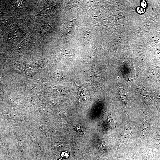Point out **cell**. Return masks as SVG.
<instances>
[{"mask_svg":"<svg viewBox=\"0 0 160 160\" xmlns=\"http://www.w3.org/2000/svg\"><path fill=\"white\" fill-rule=\"evenodd\" d=\"M61 156L63 158H68L69 156V152L68 151L62 152L61 154Z\"/></svg>","mask_w":160,"mask_h":160,"instance_id":"cell-1","label":"cell"},{"mask_svg":"<svg viewBox=\"0 0 160 160\" xmlns=\"http://www.w3.org/2000/svg\"><path fill=\"white\" fill-rule=\"evenodd\" d=\"M74 128L76 130H77L78 131L81 132L82 131H83L82 129L81 128V127H80V126H79L78 125L75 126L74 125Z\"/></svg>","mask_w":160,"mask_h":160,"instance_id":"cell-2","label":"cell"},{"mask_svg":"<svg viewBox=\"0 0 160 160\" xmlns=\"http://www.w3.org/2000/svg\"><path fill=\"white\" fill-rule=\"evenodd\" d=\"M137 10L138 13H142L145 12V9L143 8L138 7L137 8Z\"/></svg>","mask_w":160,"mask_h":160,"instance_id":"cell-3","label":"cell"},{"mask_svg":"<svg viewBox=\"0 0 160 160\" xmlns=\"http://www.w3.org/2000/svg\"><path fill=\"white\" fill-rule=\"evenodd\" d=\"M141 5L143 8H145L146 7L147 4L145 1H141Z\"/></svg>","mask_w":160,"mask_h":160,"instance_id":"cell-4","label":"cell"},{"mask_svg":"<svg viewBox=\"0 0 160 160\" xmlns=\"http://www.w3.org/2000/svg\"><path fill=\"white\" fill-rule=\"evenodd\" d=\"M58 160H63V159H62V158H60V159H59Z\"/></svg>","mask_w":160,"mask_h":160,"instance_id":"cell-5","label":"cell"}]
</instances>
